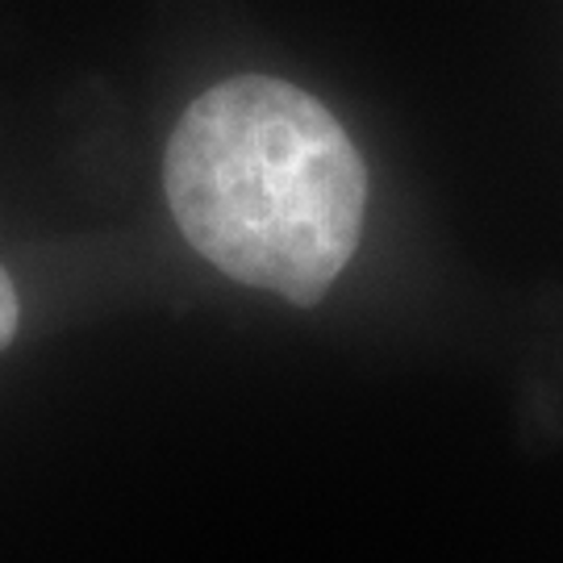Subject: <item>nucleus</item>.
<instances>
[{
	"instance_id": "1",
	"label": "nucleus",
	"mask_w": 563,
	"mask_h": 563,
	"mask_svg": "<svg viewBox=\"0 0 563 563\" xmlns=\"http://www.w3.org/2000/svg\"><path fill=\"white\" fill-rule=\"evenodd\" d=\"M163 188L209 263L292 305H318L360 246V151L339 118L272 76L213 84L172 130Z\"/></svg>"
},
{
	"instance_id": "2",
	"label": "nucleus",
	"mask_w": 563,
	"mask_h": 563,
	"mask_svg": "<svg viewBox=\"0 0 563 563\" xmlns=\"http://www.w3.org/2000/svg\"><path fill=\"white\" fill-rule=\"evenodd\" d=\"M13 334H18V292H13L9 272L0 267V351L13 342Z\"/></svg>"
}]
</instances>
